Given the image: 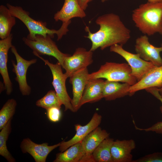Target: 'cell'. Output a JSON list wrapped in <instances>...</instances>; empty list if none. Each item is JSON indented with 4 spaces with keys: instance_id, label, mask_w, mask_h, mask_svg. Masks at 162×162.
I'll list each match as a JSON object with an SVG mask.
<instances>
[{
    "instance_id": "obj_5",
    "label": "cell",
    "mask_w": 162,
    "mask_h": 162,
    "mask_svg": "<svg viewBox=\"0 0 162 162\" xmlns=\"http://www.w3.org/2000/svg\"><path fill=\"white\" fill-rule=\"evenodd\" d=\"M49 34L44 36L37 34L33 40L23 37L22 40L24 44L33 51L35 55H47L55 57L62 66L65 57L71 55L64 53L58 49L56 43L52 40Z\"/></svg>"
},
{
    "instance_id": "obj_23",
    "label": "cell",
    "mask_w": 162,
    "mask_h": 162,
    "mask_svg": "<svg viewBox=\"0 0 162 162\" xmlns=\"http://www.w3.org/2000/svg\"><path fill=\"white\" fill-rule=\"evenodd\" d=\"M81 142L71 146L64 151L57 153L54 162H79Z\"/></svg>"
},
{
    "instance_id": "obj_9",
    "label": "cell",
    "mask_w": 162,
    "mask_h": 162,
    "mask_svg": "<svg viewBox=\"0 0 162 162\" xmlns=\"http://www.w3.org/2000/svg\"><path fill=\"white\" fill-rule=\"evenodd\" d=\"M93 52L83 47L76 48L72 55L64 58L62 68L68 78L73 74L83 68H87L93 62Z\"/></svg>"
},
{
    "instance_id": "obj_16",
    "label": "cell",
    "mask_w": 162,
    "mask_h": 162,
    "mask_svg": "<svg viewBox=\"0 0 162 162\" xmlns=\"http://www.w3.org/2000/svg\"><path fill=\"white\" fill-rule=\"evenodd\" d=\"M162 86V65L154 66L140 81L130 86V96L136 92L151 88H159Z\"/></svg>"
},
{
    "instance_id": "obj_28",
    "label": "cell",
    "mask_w": 162,
    "mask_h": 162,
    "mask_svg": "<svg viewBox=\"0 0 162 162\" xmlns=\"http://www.w3.org/2000/svg\"><path fill=\"white\" fill-rule=\"evenodd\" d=\"M132 162H162V153L157 152L149 154L133 160Z\"/></svg>"
},
{
    "instance_id": "obj_10",
    "label": "cell",
    "mask_w": 162,
    "mask_h": 162,
    "mask_svg": "<svg viewBox=\"0 0 162 162\" xmlns=\"http://www.w3.org/2000/svg\"><path fill=\"white\" fill-rule=\"evenodd\" d=\"M110 134L98 127L87 135L81 142L79 162H94L92 153L100 143L109 137Z\"/></svg>"
},
{
    "instance_id": "obj_1",
    "label": "cell",
    "mask_w": 162,
    "mask_h": 162,
    "mask_svg": "<svg viewBox=\"0 0 162 162\" xmlns=\"http://www.w3.org/2000/svg\"><path fill=\"white\" fill-rule=\"evenodd\" d=\"M95 23L99 29L94 33L86 26L85 31L88 35L84 36L92 42L90 50L94 52L100 48L101 50L116 44L123 45L130 38V31L122 22L120 16L113 13L106 14L99 16Z\"/></svg>"
},
{
    "instance_id": "obj_32",
    "label": "cell",
    "mask_w": 162,
    "mask_h": 162,
    "mask_svg": "<svg viewBox=\"0 0 162 162\" xmlns=\"http://www.w3.org/2000/svg\"><path fill=\"white\" fill-rule=\"evenodd\" d=\"M158 89L160 94L162 97V86L160 88H158Z\"/></svg>"
},
{
    "instance_id": "obj_7",
    "label": "cell",
    "mask_w": 162,
    "mask_h": 162,
    "mask_svg": "<svg viewBox=\"0 0 162 162\" xmlns=\"http://www.w3.org/2000/svg\"><path fill=\"white\" fill-rule=\"evenodd\" d=\"M110 51L118 54L126 61L131 68L132 74L137 82L154 66L151 62L142 59L138 54H133L126 50L122 45L114 44L110 47Z\"/></svg>"
},
{
    "instance_id": "obj_14",
    "label": "cell",
    "mask_w": 162,
    "mask_h": 162,
    "mask_svg": "<svg viewBox=\"0 0 162 162\" xmlns=\"http://www.w3.org/2000/svg\"><path fill=\"white\" fill-rule=\"evenodd\" d=\"M89 73L87 68H82L73 74L69 77V82L72 86L73 98L71 103L74 112L79 107L85 87L88 81Z\"/></svg>"
},
{
    "instance_id": "obj_20",
    "label": "cell",
    "mask_w": 162,
    "mask_h": 162,
    "mask_svg": "<svg viewBox=\"0 0 162 162\" xmlns=\"http://www.w3.org/2000/svg\"><path fill=\"white\" fill-rule=\"evenodd\" d=\"M131 86L126 83L104 81L103 90V97L106 100L111 101L123 97L130 94L129 88Z\"/></svg>"
},
{
    "instance_id": "obj_31",
    "label": "cell",
    "mask_w": 162,
    "mask_h": 162,
    "mask_svg": "<svg viewBox=\"0 0 162 162\" xmlns=\"http://www.w3.org/2000/svg\"><path fill=\"white\" fill-rule=\"evenodd\" d=\"M148 2L151 3H155L162 2V0H148Z\"/></svg>"
},
{
    "instance_id": "obj_8",
    "label": "cell",
    "mask_w": 162,
    "mask_h": 162,
    "mask_svg": "<svg viewBox=\"0 0 162 162\" xmlns=\"http://www.w3.org/2000/svg\"><path fill=\"white\" fill-rule=\"evenodd\" d=\"M10 50L16 60V64L14 61H12V71L16 76L15 79L18 83L19 89L22 95L28 96L31 94V89L27 81L26 73L28 68L35 63L37 59L34 58L28 60L24 59L19 54L16 47L13 45Z\"/></svg>"
},
{
    "instance_id": "obj_25",
    "label": "cell",
    "mask_w": 162,
    "mask_h": 162,
    "mask_svg": "<svg viewBox=\"0 0 162 162\" xmlns=\"http://www.w3.org/2000/svg\"><path fill=\"white\" fill-rule=\"evenodd\" d=\"M17 103L13 98L9 99L0 110V130L12 119L16 111Z\"/></svg>"
},
{
    "instance_id": "obj_6",
    "label": "cell",
    "mask_w": 162,
    "mask_h": 162,
    "mask_svg": "<svg viewBox=\"0 0 162 162\" xmlns=\"http://www.w3.org/2000/svg\"><path fill=\"white\" fill-rule=\"evenodd\" d=\"M35 56L42 60L50 68L53 78L52 84L60 101L64 106V111L69 110L74 112L71 103V99L68 94L66 87V81L67 78L63 73L61 65L58 62L53 64L40 56L37 54Z\"/></svg>"
},
{
    "instance_id": "obj_22",
    "label": "cell",
    "mask_w": 162,
    "mask_h": 162,
    "mask_svg": "<svg viewBox=\"0 0 162 162\" xmlns=\"http://www.w3.org/2000/svg\"><path fill=\"white\" fill-rule=\"evenodd\" d=\"M114 141L108 137L100 143L92 153L94 162H113L111 148Z\"/></svg>"
},
{
    "instance_id": "obj_2",
    "label": "cell",
    "mask_w": 162,
    "mask_h": 162,
    "mask_svg": "<svg viewBox=\"0 0 162 162\" xmlns=\"http://www.w3.org/2000/svg\"><path fill=\"white\" fill-rule=\"evenodd\" d=\"M132 19L136 28L148 36L162 35V2L140 4L133 10Z\"/></svg>"
},
{
    "instance_id": "obj_3",
    "label": "cell",
    "mask_w": 162,
    "mask_h": 162,
    "mask_svg": "<svg viewBox=\"0 0 162 162\" xmlns=\"http://www.w3.org/2000/svg\"><path fill=\"white\" fill-rule=\"evenodd\" d=\"M99 78L126 83L131 86L137 82L132 74L130 67L126 63L106 62L101 65L98 70L89 74L88 80Z\"/></svg>"
},
{
    "instance_id": "obj_24",
    "label": "cell",
    "mask_w": 162,
    "mask_h": 162,
    "mask_svg": "<svg viewBox=\"0 0 162 162\" xmlns=\"http://www.w3.org/2000/svg\"><path fill=\"white\" fill-rule=\"evenodd\" d=\"M10 120L1 129L0 132V154L9 162H15V160L8 149L6 142L11 132V121Z\"/></svg>"
},
{
    "instance_id": "obj_29",
    "label": "cell",
    "mask_w": 162,
    "mask_h": 162,
    "mask_svg": "<svg viewBox=\"0 0 162 162\" xmlns=\"http://www.w3.org/2000/svg\"><path fill=\"white\" fill-rule=\"evenodd\" d=\"M60 109L57 107H53L46 110L47 116L50 121L53 122L60 121L62 116Z\"/></svg>"
},
{
    "instance_id": "obj_18",
    "label": "cell",
    "mask_w": 162,
    "mask_h": 162,
    "mask_svg": "<svg viewBox=\"0 0 162 162\" xmlns=\"http://www.w3.org/2000/svg\"><path fill=\"white\" fill-rule=\"evenodd\" d=\"M135 148V142L133 139L114 141L111 148L113 162H132L131 153Z\"/></svg>"
},
{
    "instance_id": "obj_21",
    "label": "cell",
    "mask_w": 162,
    "mask_h": 162,
    "mask_svg": "<svg viewBox=\"0 0 162 162\" xmlns=\"http://www.w3.org/2000/svg\"><path fill=\"white\" fill-rule=\"evenodd\" d=\"M16 17L11 15L7 7L0 6V38L3 39L11 34L13 27L16 23Z\"/></svg>"
},
{
    "instance_id": "obj_17",
    "label": "cell",
    "mask_w": 162,
    "mask_h": 162,
    "mask_svg": "<svg viewBox=\"0 0 162 162\" xmlns=\"http://www.w3.org/2000/svg\"><path fill=\"white\" fill-rule=\"evenodd\" d=\"M12 39L13 35L11 34L7 38L0 40V73L8 95H10L13 90L7 66L9 50L13 45Z\"/></svg>"
},
{
    "instance_id": "obj_13",
    "label": "cell",
    "mask_w": 162,
    "mask_h": 162,
    "mask_svg": "<svg viewBox=\"0 0 162 162\" xmlns=\"http://www.w3.org/2000/svg\"><path fill=\"white\" fill-rule=\"evenodd\" d=\"M102 118V116L96 112L90 121L86 125L82 126L78 124H75L76 134L68 141H63L60 142L59 150L61 152H63L73 145L81 142L87 135L99 126Z\"/></svg>"
},
{
    "instance_id": "obj_34",
    "label": "cell",
    "mask_w": 162,
    "mask_h": 162,
    "mask_svg": "<svg viewBox=\"0 0 162 162\" xmlns=\"http://www.w3.org/2000/svg\"><path fill=\"white\" fill-rule=\"evenodd\" d=\"M162 48V44H161V46Z\"/></svg>"
},
{
    "instance_id": "obj_12",
    "label": "cell",
    "mask_w": 162,
    "mask_h": 162,
    "mask_svg": "<svg viewBox=\"0 0 162 162\" xmlns=\"http://www.w3.org/2000/svg\"><path fill=\"white\" fill-rule=\"evenodd\" d=\"M135 47L136 53L144 60L151 62L155 66L162 65L160 56L162 47H156L151 44L147 35H141L136 39Z\"/></svg>"
},
{
    "instance_id": "obj_26",
    "label": "cell",
    "mask_w": 162,
    "mask_h": 162,
    "mask_svg": "<svg viewBox=\"0 0 162 162\" xmlns=\"http://www.w3.org/2000/svg\"><path fill=\"white\" fill-rule=\"evenodd\" d=\"M62 105L55 90H50L36 102V105L46 110L56 107L60 108Z\"/></svg>"
},
{
    "instance_id": "obj_15",
    "label": "cell",
    "mask_w": 162,
    "mask_h": 162,
    "mask_svg": "<svg viewBox=\"0 0 162 162\" xmlns=\"http://www.w3.org/2000/svg\"><path fill=\"white\" fill-rule=\"evenodd\" d=\"M60 142L53 146H48L47 143L37 144L29 138L24 139L22 141L20 147L23 153H28L36 162H45L49 154L53 150L59 147Z\"/></svg>"
},
{
    "instance_id": "obj_11",
    "label": "cell",
    "mask_w": 162,
    "mask_h": 162,
    "mask_svg": "<svg viewBox=\"0 0 162 162\" xmlns=\"http://www.w3.org/2000/svg\"><path fill=\"white\" fill-rule=\"evenodd\" d=\"M86 16L85 10L80 6L79 0H64L62 7L54 14L53 18L56 22H62L60 28L67 32L69 31L68 27L71 22L72 19L82 18Z\"/></svg>"
},
{
    "instance_id": "obj_30",
    "label": "cell",
    "mask_w": 162,
    "mask_h": 162,
    "mask_svg": "<svg viewBox=\"0 0 162 162\" xmlns=\"http://www.w3.org/2000/svg\"><path fill=\"white\" fill-rule=\"evenodd\" d=\"M93 0H79V4L81 8L85 10L88 6V4Z\"/></svg>"
},
{
    "instance_id": "obj_19",
    "label": "cell",
    "mask_w": 162,
    "mask_h": 162,
    "mask_svg": "<svg viewBox=\"0 0 162 162\" xmlns=\"http://www.w3.org/2000/svg\"><path fill=\"white\" fill-rule=\"evenodd\" d=\"M104 81L102 79L89 80L87 82L79 104V108L87 103L97 102L103 97Z\"/></svg>"
},
{
    "instance_id": "obj_33",
    "label": "cell",
    "mask_w": 162,
    "mask_h": 162,
    "mask_svg": "<svg viewBox=\"0 0 162 162\" xmlns=\"http://www.w3.org/2000/svg\"><path fill=\"white\" fill-rule=\"evenodd\" d=\"M107 0H101V2H104Z\"/></svg>"
},
{
    "instance_id": "obj_4",
    "label": "cell",
    "mask_w": 162,
    "mask_h": 162,
    "mask_svg": "<svg viewBox=\"0 0 162 162\" xmlns=\"http://www.w3.org/2000/svg\"><path fill=\"white\" fill-rule=\"evenodd\" d=\"M6 5L10 14L21 21L28 28L29 32L26 37L28 39L33 40L37 34L44 36L49 34L53 38L56 34L57 35L58 40L62 37L59 29L56 30L48 28L46 27V22L33 19L29 16V13L21 7L13 6L9 3Z\"/></svg>"
},
{
    "instance_id": "obj_27",
    "label": "cell",
    "mask_w": 162,
    "mask_h": 162,
    "mask_svg": "<svg viewBox=\"0 0 162 162\" xmlns=\"http://www.w3.org/2000/svg\"><path fill=\"white\" fill-rule=\"evenodd\" d=\"M146 90L148 92L151 93L156 98L159 100L162 104V97L160 94L158 88H147ZM160 109L161 113H162V106L160 107ZM133 122L135 128L136 130L140 131H144L147 132L152 131L162 135V122H157L151 127L146 128H142L138 127L135 125L134 121Z\"/></svg>"
}]
</instances>
